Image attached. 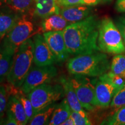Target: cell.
<instances>
[{"label":"cell","instance_id":"1","mask_svg":"<svg viewBox=\"0 0 125 125\" xmlns=\"http://www.w3.org/2000/svg\"><path fill=\"white\" fill-rule=\"evenodd\" d=\"M100 21L96 15H90L67 26L63 34L70 54L77 56L100 51L98 46Z\"/></svg>","mask_w":125,"mask_h":125},{"label":"cell","instance_id":"2","mask_svg":"<svg viewBox=\"0 0 125 125\" xmlns=\"http://www.w3.org/2000/svg\"><path fill=\"white\" fill-rule=\"evenodd\" d=\"M100 51L89 54L77 55L67 62V70L70 74L86 76H100L107 73L111 68L106 54Z\"/></svg>","mask_w":125,"mask_h":125},{"label":"cell","instance_id":"3","mask_svg":"<svg viewBox=\"0 0 125 125\" xmlns=\"http://www.w3.org/2000/svg\"><path fill=\"white\" fill-rule=\"evenodd\" d=\"M34 62V42L27 39L19 46L13 57L10 70L7 77L10 85L17 88L22 85Z\"/></svg>","mask_w":125,"mask_h":125},{"label":"cell","instance_id":"4","mask_svg":"<svg viewBox=\"0 0 125 125\" xmlns=\"http://www.w3.org/2000/svg\"><path fill=\"white\" fill-rule=\"evenodd\" d=\"M98 46L100 51L119 54L125 52V47L121 33L116 24L108 17L100 21Z\"/></svg>","mask_w":125,"mask_h":125},{"label":"cell","instance_id":"5","mask_svg":"<svg viewBox=\"0 0 125 125\" xmlns=\"http://www.w3.org/2000/svg\"><path fill=\"white\" fill-rule=\"evenodd\" d=\"M64 95L62 84L51 85L49 83L38 86L27 94L34 109V115L51 104L62 99Z\"/></svg>","mask_w":125,"mask_h":125},{"label":"cell","instance_id":"6","mask_svg":"<svg viewBox=\"0 0 125 125\" xmlns=\"http://www.w3.org/2000/svg\"><path fill=\"white\" fill-rule=\"evenodd\" d=\"M33 30L34 26L31 21L24 18L20 19L3 38L0 49L14 54L20 45L30 38Z\"/></svg>","mask_w":125,"mask_h":125},{"label":"cell","instance_id":"7","mask_svg":"<svg viewBox=\"0 0 125 125\" xmlns=\"http://www.w3.org/2000/svg\"><path fill=\"white\" fill-rule=\"evenodd\" d=\"M70 81L83 108L88 111L96 108L95 79L91 80L86 76L75 75Z\"/></svg>","mask_w":125,"mask_h":125},{"label":"cell","instance_id":"8","mask_svg":"<svg viewBox=\"0 0 125 125\" xmlns=\"http://www.w3.org/2000/svg\"><path fill=\"white\" fill-rule=\"evenodd\" d=\"M57 75V70L53 65L31 67L20 89L28 94L38 86L51 82Z\"/></svg>","mask_w":125,"mask_h":125},{"label":"cell","instance_id":"9","mask_svg":"<svg viewBox=\"0 0 125 125\" xmlns=\"http://www.w3.org/2000/svg\"><path fill=\"white\" fill-rule=\"evenodd\" d=\"M95 97L97 107H108L121 87L112 82L108 73L95 79Z\"/></svg>","mask_w":125,"mask_h":125},{"label":"cell","instance_id":"10","mask_svg":"<svg viewBox=\"0 0 125 125\" xmlns=\"http://www.w3.org/2000/svg\"><path fill=\"white\" fill-rule=\"evenodd\" d=\"M34 62L37 66L52 65L56 62L54 54L43 35L37 34L33 37Z\"/></svg>","mask_w":125,"mask_h":125},{"label":"cell","instance_id":"11","mask_svg":"<svg viewBox=\"0 0 125 125\" xmlns=\"http://www.w3.org/2000/svg\"><path fill=\"white\" fill-rule=\"evenodd\" d=\"M45 41L55 57L56 62H63L69 57L63 31H50L43 34Z\"/></svg>","mask_w":125,"mask_h":125},{"label":"cell","instance_id":"12","mask_svg":"<svg viewBox=\"0 0 125 125\" xmlns=\"http://www.w3.org/2000/svg\"><path fill=\"white\" fill-rule=\"evenodd\" d=\"M59 8V14L71 23L85 19L90 15L92 10L91 7L82 4Z\"/></svg>","mask_w":125,"mask_h":125},{"label":"cell","instance_id":"13","mask_svg":"<svg viewBox=\"0 0 125 125\" xmlns=\"http://www.w3.org/2000/svg\"><path fill=\"white\" fill-rule=\"evenodd\" d=\"M60 82L63 87L65 97L66 98L71 110L79 112L83 116H87L86 112L83 109V107L76 96L75 92L72 86L70 78H66L65 77L61 78Z\"/></svg>","mask_w":125,"mask_h":125},{"label":"cell","instance_id":"14","mask_svg":"<svg viewBox=\"0 0 125 125\" xmlns=\"http://www.w3.org/2000/svg\"><path fill=\"white\" fill-rule=\"evenodd\" d=\"M7 112L10 114L16 121L18 125H25L29 122L27 115L19 100L15 96L10 94L8 98Z\"/></svg>","mask_w":125,"mask_h":125},{"label":"cell","instance_id":"15","mask_svg":"<svg viewBox=\"0 0 125 125\" xmlns=\"http://www.w3.org/2000/svg\"><path fill=\"white\" fill-rule=\"evenodd\" d=\"M35 2V15L45 19L53 14H59L60 8L56 0H34Z\"/></svg>","mask_w":125,"mask_h":125},{"label":"cell","instance_id":"16","mask_svg":"<svg viewBox=\"0 0 125 125\" xmlns=\"http://www.w3.org/2000/svg\"><path fill=\"white\" fill-rule=\"evenodd\" d=\"M70 24L60 14H53L44 19L42 29L44 32L63 31Z\"/></svg>","mask_w":125,"mask_h":125},{"label":"cell","instance_id":"17","mask_svg":"<svg viewBox=\"0 0 125 125\" xmlns=\"http://www.w3.org/2000/svg\"><path fill=\"white\" fill-rule=\"evenodd\" d=\"M71 111L66 98L64 97L59 104H56L50 119L49 125H62V123L70 116Z\"/></svg>","mask_w":125,"mask_h":125},{"label":"cell","instance_id":"18","mask_svg":"<svg viewBox=\"0 0 125 125\" xmlns=\"http://www.w3.org/2000/svg\"><path fill=\"white\" fill-rule=\"evenodd\" d=\"M20 17L16 13H0V41L11 30Z\"/></svg>","mask_w":125,"mask_h":125},{"label":"cell","instance_id":"19","mask_svg":"<svg viewBox=\"0 0 125 125\" xmlns=\"http://www.w3.org/2000/svg\"><path fill=\"white\" fill-rule=\"evenodd\" d=\"M56 103L45 107L37 112L34 115L33 117L29 121V125H49L50 119L52 115L54 108H55Z\"/></svg>","mask_w":125,"mask_h":125},{"label":"cell","instance_id":"20","mask_svg":"<svg viewBox=\"0 0 125 125\" xmlns=\"http://www.w3.org/2000/svg\"><path fill=\"white\" fill-rule=\"evenodd\" d=\"M14 54L0 49V82H2L9 74Z\"/></svg>","mask_w":125,"mask_h":125},{"label":"cell","instance_id":"21","mask_svg":"<svg viewBox=\"0 0 125 125\" xmlns=\"http://www.w3.org/2000/svg\"><path fill=\"white\" fill-rule=\"evenodd\" d=\"M34 0H8V5L13 12L24 13L30 10Z\"/></svg>","mask_w":125,"mask_h":125},{"label":"cell","instance_id":"22","mask_svg":"<svg viewBox=\"0 0 125 125\" xmlns=\"http://www.w3.org/2000/svg\"><path fill=\"white\" fill-rule=\"evenodd\" d=\"M110 68V71L114 74L125 79V55L119 54L114 56Z\"/></svg>","mask_w":125,"mask_h":125},{"label":"cell","instance_id":"23","mask_svg":"<svg viewBox=\"0 0 125 125\" xmlns=\"http://www.w3.org/2000/svg\"><path fill=\"white\" fill-rule=\"evenodd\" d=\"M101 125H125V105L105 119Z\"/></svg>","mask_w":125,"mask_h":125},{"label":"cell","instance_id":"24","mask_svg":"<svg viewBox=\"0 0 125 125\" xmlns=\"http://www.w3.org/2000/svg\"><path fill=\"white\" fill-rule=\"evenodd\" d=\"M8 94L7 87L0 85V114L4 115L7 110Z\"/></svg>","mask_w":125,"mask_h":125},{"label":"cell","instance_id":"25","mask_svg":"<svg viewBox=\"0 0 125 125\" xmlns=\"http://www.w3.org/2000/svg\"><path fill=\"white\" fill-rule=\"evenodd\" d=\"M110 105L113 108L122 107L125 105V84L114 96Z\"/></svg>","mask_w":125,"mask_h":125},{"label":"cell","instance_id":"26","mask_svg":"<svg viewBox=\"0 0 125 125\" xmlns=\"http://www.w3.org/2000/svg\"><path fill=\"white\" fill-rule=\"evenodd\" d=\"M70 116L74 120L75 125H90L92 123L89 120L87 116L82 115L79 112L71 111Z\"/></svg>","mask_w":125,"mask_h":125},{"label":"cell","instance_id":"27","mask_svg":"<svg viewBox=\"0 0 125 125\" xmlns=\"http://www.w3.org/2000/svg\"><path fill=\"white\" fill-rule=\"evenodd\" d=\"M115 24L121 32L125 47V18L124 17L118 18L116 20Z\"/></svg>","mask_w":125,"mask_h":125},{"label":"cell","instance_id":"28","mask_svg":"<svg viewBox=\"0 0 125 125\" xmlns=\"http://www.w3.org/2000/svg\"><path fill=\"white\" fill-rule=\"evenodd\" d=\"M81 1L82 0H56V2L57 5L61 7L79 5L81 4Z\"/></svg>","mask_w":125,"mask_h":125},{"label":"cell","instance_id":"29","mask_svg":"<svg viewBox=\"0 0 125 125\" xmlns=\"http://www.w3.org/2000/svg\"><path fill=\"white\" fill-rule=\"evenodd\" d=\"M7 118L4 119L3 125H18V122L15 119V118L12 116L10 114L7 112Z\"/></svg>","mask_w":125,"mask_h":125},{"label":"cell","instance_id":"30","mask_svg":"<svg viewBox=\"0 0 125 125\" xmlns=\"http://www.w3.org/2000/svg\"><path fill=\"white\" fill-rule=\"evenodd\" d=\"M115 9L120 13H125V0H116Z\"/></svg>","mask_w":125,"mask_h":125},{"label":"cell","instance_id":"31","mask_svg":"<svg viewBox=\"0 0 125 125\" xmlns=\"http://www.w3.org/2000/svg\"><path fill=\"white\" fill-rule=\"evenodd\" d=\"M101 0H82L80 4L93 7V6L97 5L100 2H101Z\"/></svg>","mask_w":125,"mask_h":125},{"label":"cell","instance_id":"32","mask_svg":"<svg viewBox=\"0 0 125 125\" xmlns=\"http://www.w3.org/2000/svg\"><path fill=\"white\" fill-rule=\"evenodd\" d=\"M62 125H75V123L73 118L71 116H70L62 123Z\"/></svg>","mask_w":125,"mask_h":125},{"label":"cell","instance_id":"33","mask_svg":"<svg viewBox=\"0 0 125 125\" xmlns=\"http://www.w3.org/2000/svg\"><path fill=\"white\" fill-rule=\"evenodd\" d=\"M8 0H0V7H2L4 5L8 4Z\"/></svg>","mask_w":125,"mask_h":125},{"label":"cell","instance_id":"34","mask_svg":"<svg viewBox=\"0 0 125 125\" xmlns=\"http://www.w3.org/2000/svg\"><path fill=\"white\" fill-rule=\"evenodd\" d=\"M4 115L0 114V125H3V122L4 121Z\"/></svg>","mask_w":125,"mask_h":125},{"label":"cell","instance_id":"35","mask_svg":"<svg viewBox=\"0 0 125 125\" xmlns=\"http://www.w3.org/2000/svg\"><path fill=\"white\" fill-rule=\"evenodd\" d=\"M112 1V0H101V2H103V3H107V2H109Z\"/></svg>","mask_w":125,"mask_h":125}]
</instances>
